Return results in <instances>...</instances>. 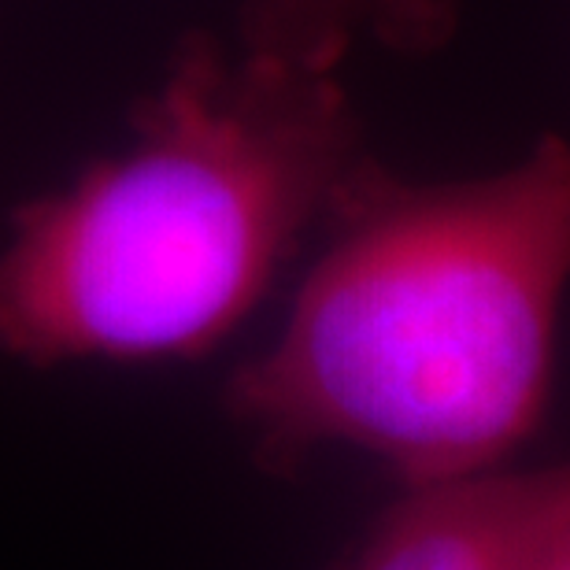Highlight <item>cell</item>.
<instances>
[{
  "label": "cell",
  "mask_w": 570,
  "mask_h": 570,
  "mask_svg": "<svg viewBox=\"0 0 570 570\" xmlns=\"http://www.w3.org/2000/svg\"><path fill=\"white\" fill-rule=\"evenodd\" d=\"M275 341L226 382V412L271 471L323 449L404 485L497 471L538 430L570 285V141L511 167L404 178L367 156Z\"/></svg>",
  "instance_id": "6da1fadb"
},
{
  "label": "cell",
  "mask_w": 570,
  "mask_h": 570,
  "mask_svg": "<svg viewBox=\"0 0 570 570\" xmlns=\"http://www.w3.org/2000/svg\"><path fill=\"white\" fill-rule=\"evenodd\" d=\"M367 156L341 71L186 33L127 138L11 212L0 356L27 367L208 356Z\"/></svg>",
  "instance_id": "7a4b0ae2"
},
{
  "label": "cell",
  "mask_w": 570,
  "mask_h": 570,
  "mask_svg": "<svg viewBox=\"0 0 570 570\" xmlns=\"http://www.w3.org/2000/svg\"><path fill=\"white\" fill-rule=\"evenodd\" d=\"M544 471L407 485L348 570H519Z\"/></svg>",
  "instance_id": "3957f363"
},
{
  "label": "cell",
  "mask_w": 570,
  "mask_h": 570,
  "mask_svg": "<svg viewBox=\"0 0 570 570\" xmlns=\"http://www.w3.org/2000/svg\"><path fill=\"white\" fill-rule=\"evenodd\" d=\"M460 27V0H245L237 41L341 71L356 45L430 56Z\"/></svg>",
  "instance_id": "277c9868"
},
{
  "label": "cell",
  "mask_w": 570,
  "mask_h": 570,
  "mask_svg": "<svg viewBox=\"0 0 570 570\" xmlns=\"http://www.w3.org/2000/svg\"><path fill=\"white\" fill-rule=\"evenodd\" d=\"M519 570H570V463L544 471L541 504Z\"/></svg>",
  "instance_id": "5b68a950"
}]
</instances>
